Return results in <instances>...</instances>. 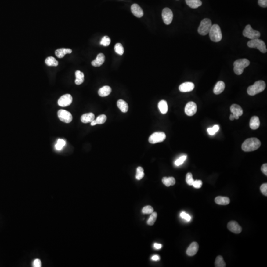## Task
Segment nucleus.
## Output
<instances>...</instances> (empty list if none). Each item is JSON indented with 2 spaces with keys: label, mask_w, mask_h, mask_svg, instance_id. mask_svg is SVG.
Listing matches in <instances>:
<instances>
[{
  "label": "nucleus",
  "mask_w": 267,
  "mask_h": 267,
  "mask_svg": "<svg viewBox=\"0 0 267 267\" xmlns=\"http://www.w3.org/2000/svg\"><path fill=\"white\" fill-rule=\"evenodd\" d=\"M261 146L259 139L256 138H251L246 139L242 143V149L245 152H250L259 149Z\"/></svg>",
  "instance_id": "obj_1"
},
{
  "label": "nucleus",
  "mask_w": 267,
  "mask_h": 267,
  "mask_svg": "<svg viewBox=\"0 0 267 267\" xmlns=\"http://www.w3.org/2000/svg\"><path fill=\"white\" fill-rule=\"evenodd\" d=\"M266 88L265 82L262 80L257 81L248 88L247 93L250 96H255L264 91Z\"/></svg>",
  "instance_id": "obj_2"
},
{
  "label": "nucleus",
  "mask_w": 267,
  "mask_h": 267,
  "mask_svg": "<svg viewBox=\"0 0 267 267\" xmlns=\"http://www.w3.org/2000/svg\"><path fill=\"white\" fill-rule=\"evenodd\" d=\"M250 61L246 59H239L233 63V71L236 74L240 75L242 74L244 69L249 66Z\"/></svg>",
  "instance_id": "obj_3"
},
{
  "label": "nucleus",
  "mask_w": 267,
  "mask_h": 267,
  "mask_svg": "<svg viewBox=\"0 0 267 267\" xmlns=\"http://www.w3.org/2000/svg\"><path fill=\"white\" fill-rule=\"evenodd\" d=\"M210 39L214 42H219L222 39V34L220 27L218 24H214L211 26L209 32Z\"/></svg>",
  "instance_id": "obj_4"
},
{
  "label": "nucleus",
  "mask_w": 267,
  "mask_h": 267,
  "mask_svg": "<svg viewBox=\"0 0 267 267\" xmlns=\"http://www.w3.org/2000/svg\"><path fill=\"white\" fill-rule=\"evenodd\" d=\"M247 46L250 48H257L262 53H266L267 52L265 43L259 38L249 41L247 43Z\"/></svg>",
  "instance_id": "obj_5"
},
{
  "label": "nucleus",
  "mask_w": 267,
  "mask_h": 267,
  "mask_svg": "<svg viewBox=\"0 0 267 267\" xmlns=\"http://www.w3.org/2000/svg\"><path fill=\"white\" fill-rule=\"evenodd\" d=\"M212 22L208 18H204L201 21L198 28V32L201 35H206L208 34L212 26Z\"/></svg>",
  "instance_id": "obj_6"
},
{
  "label": "nucleus",
  "mask_w": 267,
  "mask_h": 267,
  "mask_svg": "<svg viewBox=\"0 0 267 267\" xmlns=\"http://www.w3.org/2000/svg\"><path fill=\"white\" fill-rule=\"evenodd\" d=\"M243 35L246 38L252 40L260 38V33L257 30H254L250 25H246L243 31Z\"/></svg>",
  "instance_id": "obj_7"
},
{
  "label": "nucleus",
  "mask_w": 267,
  "mask_h": 267,
  "mask_svg": "<svg viewBox=\"0 0 267 267\" xmlns=\"http://www.w3.org/2000/svg\"><path fill=\"white\" fill-rule=\"evenodd\" d=\"M166 139V135L164 132H157L153 133L149 138L150 143L154 144L162 142Z\"/></svg>",
  "instance_id": "obj_8"
},
{
  "label": "nucleus",
  "mask_w": 267,
  "mask_h": 267,
  "mask_svg": "<svg viewBox=\"0 0 267 267\" xmlns=\"http://www.w3.org/2000/svg\"><path fill=\"white\" fill-rule=\"evenodd\" d=\"M57 115L60 120L65 123H69L72 120V116L70 112L65 110H59Z\"/></svg>",
  "instance_id": "obj_9"
},
{
  "label": "nucleus",
  "mask_w": 267,
  "mask_h": 267,
  "mask_svg": "<svg viewBox=\"0 0 267 267\" xmlns=\"http://www.w3.org/2000/svg\"><path fill=\"white\" fill-rule=\"evenodd\" d=\"M162 16L164 23L166 25H169L173 20V13L171 9L169 8H164L162 13Z\"/></svg>",
  "instance_id": "obj_10"
},
{
  "label": "nucleus",
  "mask_w": 267,
  "mask_h": 267,
  "mask_svg": "<svg viewBox=\"0 0 267 267\" xmlns=\"http://www.w3.org/2000/svg\"><path fill=\"white\" fill-rule=\"evenodd\" d=\"M72 96L70 94H65L61 96L59 100L58 104L59 106L61 107H66L71 104L72 102Z\"/></svg>",
  "instance_id": "obj_11"
},
{
  "label": "nucleus",
  "mask_w": 267,
  "mask_h": 267,
  "mask_svg": "<svg viewBox=\"0 0 267 267\" xmlns=\"http://www.w3.org/2000/svg\"><path fill=\"white\" fill-rule=\"evenodd\" d=\"M185 111L187 115L192 116L196 114L197 111V104L193 102H189L186 106Z\"/></svg>",
  "instance_id": "obj_12"
},
{
  "label": "nucleus",
  "mask_w": 267,
  "mask_h": 267,
  "mask_svg": "<svg viewBox=\"0 0 267 267\" xmlns=\"http://www.w3.org/2000/svg\"><path fill=\"white\" fill-rule=\"evenodd\" d=\"M228 228L229 231L236 234L240 233L242 231V228L235 221H232L229 222L228 224Z\"/></svg>",
  "instance_id": "obj_13"
},
{
  "label": "nucleus",
  "mask_w": 267,
  "mask_h": 267,
  "mask_svg": "<svg viewBox=\"0 0 267 267\" xmlns=\"http://www.w3.org/2000/svg\"><path fill=\"white\" fill-rule=\"evenodd\" d=\"M231 112L233 114L235 119H239V117L243 114V110L241 107L236 104L232 105L230 108Z\"/></svg>",
  "instance_id": "obj_14"
},
{
  "label": "nucleus",
  "mask_w": 267,
  "mask_h": 267,
  "mask_svg": "<svg viewBox=\"0 0 267 267\" xmlns=\"http://www.w3.org/2000/svg\"><path fill=\"white\" fill-rule=\"evenodd\" d=\"M194 88V84L189 82H185L184 83L182 84L179 88L180 91L183 93L192 91Z\"/></svg>",
  "instance_id": "obj_15"
},
{
  "label": "nucleus",
  "mask_w": 267,
  "mask_h": 267,
  "mask_svg": "<svg viewBox=\"0 0 267 267\" xmlns=\"http://www.w3.org/2000/svg\"><path fill=\"white\" fill-rule=\"evenodd\" d=\"M198 248L199 245L197 242H192L186 250V254L189 256L195 255L198 252Z\"/></svg>",
  "instance_id": "obj_16"
},
{
  "label": "nucleus",
  "mask_w": 267,
  "mask_h": 267,
  "mask_svg": "<svg viewBox=\"0 0 267 267\" xmlns=\"http://www.w3.org/2000/svg\"><path fill=\"white\" fill-rule=\"evenodd\" d=\"M131 9L132 13L136 17L140 18L143 16V12L142 9L138 4H134L132 5Z\"/></svg>",
  "instance_id": "obj_17"
},
{
  "label": "nucleus",
  "mask_w": 267,
  "mask_h": 267,
  "mask_svg": "<svg viewBox=\"0 0 267 267\" xmlns=\"http://www.w3.org/2000/svg\"><path fill=\"white\" fill-rule=\"evenodd\" d=\"M105 61V56L103 53L98 54L96 59L92 62V65L93 67H99L103 64Z\"/></svg>",
  "instance_id": "obj_18"
},
{
  "label": "nucleus",
  "mask_w": 267,
  "mask_h": 267,
  "mask_svg": "<svg viewBox=\"0 0 267 267\" xmlns=\"http://www.w3.org/2000/svg\"><path fill=\"white\" fill-rule=\"evenodd\" d=\"M225 88L224 82L220 81L218 82L214 88L213 92L215 95H219L222 93Z\"/></svg>",
  "instance_id": "obj_19"
},
{
  "label": "nucleus",
  "mask_w": 267,
  "mask_h": 267,
  "mask_svg": "<svg viewBox=\"0 0 267 267\" xmlns=\"http://www.w3.org/2000/svg\"><path fill=\"white\" fill-rule=\"evenodd\" d=\"M72 52L71 49H70L61 48L59 49L55 52V54L57 57L60 59L63 58L67 54H69Z\"/></svg>",
  "instance_id": "obj_20"
},
{
  "label": "nucleus",
  "mask_w": 267,
  "mask_h": 267,
  "mask_svg": "<svg viewBox=\"0 0 267 267\" xmlns=\"http://www.w3.org/2000/svg\"><path fill=\"white\" fill-rule=\"evenodd\" d=\"M250 127L252 130H256L259 127L260 125L259 118L257 116H253L250 121Z\"/></svg>",
  "instance_id": "obj_21"
},
{
  "label": "nucleus",
  "mask_w": 267,
  "mask_h": 267,
  "mask_svg": "<svg viewBox=\"0 0 267 267\" xmlns=\"http://www.w3.org/2000/svg\"><path fill=\"white\" fill-rule=\"evenodd\" d=\"M215 202L217 204L221 205H227L230 203V200L228 197L219 196L215 198Z\"/></svg>",
  "instance_id": "obj_22"
},
{
  "label": "nucleus",
  "mask_w": 267,
  "mask_h": 267,
  "mask_svg": "<svg viewBox=\"0 0 267 267\" xmlns=\"http://www.w3.org/2000/svg\"><path fill=\"white\" fill-rule=\"evenodd\" d=\"M95 120V115L93 113L84 114L81 117V120L84 123L91 122Z\"/></svg>",
  "instance_id": "obj_23"
},
{
  "label": "nucleus",
  "mask_w": 267,
  "mask_h": 267,
  "mask_svg": "<svg viewBox=\"0 0 267 267\" xmlns=\"http://www.w3.org/2000/svg\"><path fill=\"white\" fill-rule=\"evenodd\" d=\"M111 92V88L110 86H104L99 90L98 94L99 96L105 97L109 95Z\"/></svg>",
  "instance_id": "obj_24"
},
{
  "label": "nucleus",
  "mask_w": 267,
  "mask_h": 267,
  "mask_svg": "<svg viewBox=\"0 0 267 267\" xmlns=\"http://www.w3.org/2000/svg\"><path fill=\"white\" fill-rule=\"evenodd\" d=\"M186 4L189 7L192 9H197L202 5V2L200 0H186Z\"/></svg>",
  "instance_id": "obj_25"
},
{
  "label": "nucleus",
  "mask_w": 267,
  "mask_h": 267,
  "mask_svg": "<svg viewBox=\"0 0 267 267\" xmlns=\"http://www.w3.org/2000/svg\"><path fill=\"white\" fill-rule=\"evenodd\" d=\"M117 105L118 107L120 109V110L123 113H126L128 111V108H129L128 104L124 100H122V99H119V100H118Z\"/></svg>",
  "instance_id": "obj_26"
},
{
  "label": "nucleus",
  "mask_w": 267,
  "mask_h": 267,
  "mask_svg": "<svg viewBox=\"0 0 267 267\" xmlns=\"http://www.w3.org/2000/svg\"><path fill=\"white\" fill-rule=\"evenodd\" d=\"M76 79L75 83L77 85H81L84 81V74L82 72L77 70L75 72Z\"/></svg>",
  "instance_id": "obj_27"
},
{
  "label": "nucleus",
  "mask_w": 267,
  "mask_h": 267,
  "mask_svg": "<svg viewBox=\"0 0 267 267\" xmlns=\"http://www.w3.org/2000/svg\"><path fill=\"white\" fill-rule=\"evenodd\" d=\"M158 107L160 112L162 114H166L168 111V104L165 100L160 101L158 104Z\"/></svg>",
  "instance_id": "obj_28"
},
{
  "label": "nucleus",
  "mask_w": 267,
  "mask_h": 267,
  "mask_svg": "<svg viewBox=\"0 0 267 267\" xmlns=\"http://www.w3.org/2000/svg\"><path fill=\"white\" fill-rule=\"evenodd\" d=\"M45 63L49 67H57L59 64V62L55 57L49 56L45 60Z\"/></svg>",
  "instance_id": "obj_29"
},
{
  "label": "nucleus",
  "mask_w": 267,
  "mask_h": 267,
  "mask_svg": "<svg viewBox=\"0 0 267 267\" xmlns=\"http://www.w3.org/2000/svg\"><path fill=\"white\" fill-rule=\"evenodd\" d=\"M163 184L166 186L174 185L176 183V180L174 177H163L162 180Z\"/></svg>",
  "instance_id": "obj_30"
},
{
  "label": "nucleus",
  "mask_w": 267,
  "mask_h": 267,
  "mask_svg": "<svg viewBox=\"0 0 267 267\" xmlns=\"http://www.w3.org/2000/svg\"><path fill=\"white\" fill-rule=\"evenodd\" d=\"M215 266L216 267H225L226 266L225 262L222 256L217 257L215 260Z\"/></svg>",
  "instance_id": "obj_31"
},
{
  "label": "nucleus",
  "mask_w": 267,
  "mask_h": 267,
  "mask_svg": "<svg viewBox=\"0 0 267 267\" xmlns=\"http://www.w3.org/2000/svg\"><path fill=\"white\" fill-rule=\"evenodd\" d=\"M157 212H153L152 213L147 220V224L150 226L153 225L157 220Z\"/></svg>",
  "instance_id": "obj_32"
},
{
  "label": "nucleus",
  "mask_w": 267,
  "mask_h": 267,
  "mask_svg": "<svg viewBox=\"0 0 267 267\" xmlns=\"http://www.w3.org/2000/svg\"><path fill=\"white\" fill-rule=\"evenodd\" d=\"M115 52L119 55H123L124 52V49L122 45L120 43H117L114 47Z\"/></svg>",
  "instance_id": "obj_33"
},
{
  "label": "nucleus",
  "mask_w": 267,
  "mask_h": 267,
  "mask_svg": "<svg viewBox=\"0 0 267 267\" xmlns=\"http://www.w3.org/2000/svg\"><path fill=\"white\" fill-rule=\"evenodd\" d=\"M145 176L143 169L142 167H138L137 169V174L135 177L138 180H140Z\"/></svg>",
  "instance_id": "obj_34"
},
{
  "label": "nucleus",
  "mask_w": 267,
  "mask_h": 267,
  "mask_svg": "<svg viewBox=\"0 0 267 267\" xmlns=\"http://www.w3.org/2000/svg\"><path fill=\"white\" fill-rule=\"evenodd\" d=\"M110 39L108 36H105L102 38L100 44L104 47H107L110 45Z\"/></svg>",
  "instance_id": "obj_35"
},
{
  "label": "nucleus",
  "mask_w": 267,
  "mask_h": 267,
  "mask_svg": "<svg viewBox=\"0 0 267 267\" xmlns=\"http://www.w3.org/2000/svg\"><path fill=\"white\" fill-rule=\"evenodd\" d=\"M106 119L107 117L106 115L102 114L98 116V117L96 118L95 121L96 122V124H102L105 123Z\"/></svg>",
  "instance_id": "obj_36"
},
{
  "label": "nucleus",
  "mask_w": 267,
  "mask_h": 267,
  "mask_svg": "<svg viewBox=\"0 0 267 267\" xmlns=\"http://www.w3.org/2000/svg\"><path fill=\"white\" fill-rule=\"evenodd\" d=\"M66 144L65 141L63 139H59L57 141V143L56 145V149L58 150H60L61 149H63V147L65 146Z\"/></svg>",
  "instance_id": "obj_37"
},
{
  "label": "nucleus",
  "mask_w": 267,
  "mask_h": 267,
  "mask_svg": "<svg viewBox=\"0 0 267 267\" xmlns=\"http://www.w3.org/2000/svg\"><path fill=\"white\" fill-rule=\"evenodd\" d=\"M219 130V126L218 125H214L212 128H209L207 129V132L210 135H214L215 133L218 132Z\"/></svg>",
  "instance_id": "obj_38"
},
{
  "label": "nucleus",
  "mask_w": 267,
  "mask_h": 267,
  "mask_svg": "<svg viewBox=\"0 0 267 267\" xmlns=\"http://www.w3.org/2000/svg\"><path fill=\"white\" fill-rule=\"evenodd\" d=\"M186 181L187 184L189 186L193 185L194 180L193 179V175L191 173H188L186 175Z\"/></svg>",
  "instance_id": "obj_39"
},
{
  "label": "nucleus",
  "mask_w": 267,
  "mask_h": 267,
  "mask_svg": "<svg viewBox=\"0 0 267 267\" xmlns=\"http://www.w3.org/2000/svg\"><path fill=\"white\" fill-rule=\"evenodd\" d=\"M186 155H182V157H180L179 159L176 160V161L175 162V165L178 166L181 165L182 164H183L184 161H185L186 159Z\"/></svg>",
  "instance_id": "obj_40"
},
{
  "label": "nucleus",
  "mask_w": 267,
  "mask_h": 267,
  "mask_svg": "<svg viewBox=\"0 0 267 267\" xmlns=\"http://www.w3.org/2000/svg\"><path fill=\"white\" fill-rule=\"evenodd\" d=\"M142 212L143 214H151L153 212V208L150 205L145 206V207H143L142 209Z\"/></svg>",
  "instance_id": "obj_41"
},
{
  "label": "nucleus",
  "mask_w": 267,
  "mask_h": 267,
  "mask_svg": "<svg viewBox=\"0 0 267 267\" xmlns=\"http://www.w3.org/2000/svg\"><path fill=\"white\" fill-rule=\"evenodd\" d=\"M260 190L261 193L263 195L267 197V184H262L260 186Z\"/></svg>",
  "instance_id": "obj_42"
},
{
  "label": "nucleus",
  "mask_w": 267,
  "mask_h": 267,
  "mask_svg": "<svg viewBox=\"0 0 267 267\" xmlns=\"http://www.w3.org/2000/svg\"><path fill=\"white\" fill-rule=\"evenodd\" d=\"M193 186L197 189H200L202 186V182L201 180H196L193 183Z\"/></svg>",
  "instance_id": "obj_43"
},
{
  "label": "nucleus",
  "mask_w": 267,
  "mask_h": 267,
  "mask_svg": "<svg viewBox=\"0 0 267 267\" xmlns=\"http://www.w3.org/2000/svg\"><path fill=\"white\" fill-rule=\"evenodd\" d=\"M181 217L182 218V219H185L186 221H190V220H191V217H190V215L185 212H182L181 213Z\"/></svg>",
  "instance_id": "obj_44"
},
{
  "label": "nucleus",
  "mask_w": 267,
  "mask_h": 267,
  "mask_svg": "<svg viewBox=\"0 0 267 267\" xmlns=\"http://www.w3.org/2000/svg\"><path fill=\"white\" fill-rule=\"evenodd\" d=\"M33 267H42V263H41L40 260L39 259H36L34 260L33 261Z\"/></svg>",
  "instance_id": "obj_45"
},
{
  "label": "nucleus",
  "mask_w": 267,
  "mask_h": 267,
  "mask_svg": "<svg viewBox=\"0 0 267 267\" xmlns=\"http://www.w3.org/2000/svg\"><path fill=\"white\" fill-rule=\"evenodd\" d=\"M258 5L262 8H267V0H258Z\"/></svg>",
  "instance_id": "obj_46"
},
{
  "label": "nucleus",
  "mask_w": 267,
  "mask_h": 267,
  "mask_svg": "<svg viewBox=\"0 0 267 267\" xmlns=\"http://www.w3.org/2000/svg\"><path fill=\"white\" fill-rule=\"evenodd\" d=\"M261 171L266 176H267V163H265V164H264L263 165L261 166Z\"/></svg>",
  "instance_id": "obj_47"
},
{
  "label": "nucleus",
  "mask_w": 267,
  "mask_h": 267,
  "mask_svg": "<svg viewBox=\"0 0 267 267\" xmlns=\"http://www.w3.org/2000/svg\"><path fill=\"white\" fill-rule=\"evenodd\" d=\"M162 246L161 244H157V243H155V244H154V248H155V249H160V248H161Z\"/></svg>",
  "instance_id": "obj_48"
},
{
  "label": "nucleus",
  "mask_w": 267,
  "mask_h": 267,
  "mask_svg": "<svg viewBox=\"0 0 267 267\" xmlns=\"http://www.w3.org/2000/svg\"><path fill=\"white\" fill-rule=\"evenodd\" d=\"M151 259L154 261H158L160 259V257L159 256L154 255L152 257Z\"/></svg>",
  "instance_id": "obj_49"
},
{
  "label": "nucleus",
  "mask_w": 267,
  "mask_h": 267,
  "mask_svg": "<svg viewBox=\"0 0 267 267\" xmlns=\"http://www.w3.org/2000/svg\"><path fill=\"white\" fill-rule=\"evenodd\" d=\"M229 119H230L231 121H233V120L235 119V118H234V116H233V114H231V115H230V117H229Z\"/></svg>",
  "instance_id": "obj_50"
},
{
  "label": "nucleus",
  "mask_w": 267,
  "mask_h": 267,
  "mask_svg": "<svg viewBox=\"0 0 267 267\" xmlns=\"http://www.w3.org/2000/svg\"><path fill=\"white\" fill-rule=\"evenodd\" d=\"M91 126H95L96 125V122L95 120H93L92 122H91Z\"/></svg>",
  "instance_id": "obj_51"
}]
</instances>
